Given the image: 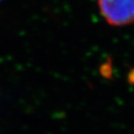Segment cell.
Instances as JSON below:
<instances>
[{
	"label": "cell",
	"mask_w": 134,
	"mask_h": 134,
	"mask_svg": "<svg viewBox=\"0 0 134 134\" xmlns=\"http://www.w3.org/2000/svg\"><path fill=\"white\" fill-rule=\"evenodd\" d=\"M0 1H1V0H0Z\"/></svg>",
	"instance_id": "obj_2"
},
{
	"label": "cell",
	"mask_w": 134,
	"mask_h": 134,
	"mask_svg": "<svg viewBox=\"0 0 134 134\" xmlns=\"http://www.w3.org/2000/svg\"><path fill=\"white\" fill-rule=\"evenodd\" d=\"M98 7L110 25L124 26L134 23V0H98Z\"/></svg>",
	"instance_id": "obj_1"
}]
</instances>
